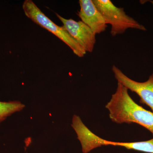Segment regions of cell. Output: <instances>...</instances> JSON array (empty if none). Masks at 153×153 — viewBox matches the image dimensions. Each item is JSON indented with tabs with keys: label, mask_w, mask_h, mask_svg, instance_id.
Listing matches in <instances>:
<instances>
[{
	"label": "cell",
	"mask_w": 153,
	"mask_h": 153,
	"mask_svg": "<svg viewBox=\"0 0 153 153\" xmlns=\"http://www.w3.org/2000/svg\"><path fill=\"white\" fill-rule=\"evenodd\" d=\"M128 90L118 82L116 92L105 105L110 118L118 124L136 123L149 131L153 135V113L136 103Z\"/></svg>",
	"instance_id": "1"
},
{
	"label": "cell",
	"mask_w": 153,
	"mask_h": 153,
	"mask_svg": "<svg viewBox=\"0 0 153 153\" xmlns=\"http://www.w3.org/2000/svg\"><path fill=\"white\" fill-rule=\"evenodd\" d=\"M22 7L26 16L59 38L69 47L76 56L82 57L85 55L86 52L84 49L69 35L65 28L52 22L33 1L25 0Z\"/></svg>",
	"instance_id": "2"
},
{
	"label": "cell",
	"mask_w": 153,
	"mask_h": 153,
	"mask_svg": "<svg viewBox=\"0 0 153 153\" xmlns=\"http://www.w3.org/2000/svg\"><path fill=\"white\" fill-rule=\"evenodd\" d=\"M92 1L104 18L106 25L111 26V36L123 34L129 29L146 30L143 25L126 14L123 8L116 7L110 0Z\"/></svg>",
	"instance_id": "3"
},
{
	"label": "cell",
	"mask_w": 153,
	"mask_h": 153,
	"mask_svg": "<svg viewBox=\"0 0 153 153\" xmlns=\"http://www.w3.org/2000/svg\"><path fill=\"white\" fill-rule=\"evenodd\" d=\"M112 70L118 82L136 93L140 97V102L148 105L153 113V73L146 82H139L130 78L114 65Z\"/></svg>",
	"instance_id": "4"
},
{
	"label": "cell",
	"mask_w": 153,
	"mask_h": 153,
	"mask_svg": "<svg viewBox=\"0 0 153 153\" xmlns=\"http://www.w3.org/2000/svg\"><path fill=\"white\" fill-rule=\"evenodd\" d=\"M63 23V27L74 40L84 49L85 52H93L96 42V34L82 21L76 22L72 19H67L56 13Z\"/></svg>",
	"instance_id": "5"
},
{
	"label": "cell",
	"mask_w": 153,
	"mask_h": 153,
	"mask_svg": "<svg viewBox=\"0 0 153 153\" xmlns=\"http://www.w3.org/2000/svg\"><path fill=\"white\" fill-rule=\"evenodd\" d=\"M80 10L78 15L82 22L97 34L103 33L107 27L104 18L92 0H79Z\"/></svg>",
	"instance_id": "6"
},
{
	"label": "cell",
	"mask_w": 153,
	"mask_h": 153,
	"mask_svg": "<svg viewBox=\"0 0 153 153\" xmlns=\"http://www.w3.org/2000/svg\"><path fill=\"white\" fill-rule=\"evenodd\" d=\"M25 105L19 101H0V123L14 113L21 111Z\"/></svg>",
	"instance_id": "7"
}]
</instances>
